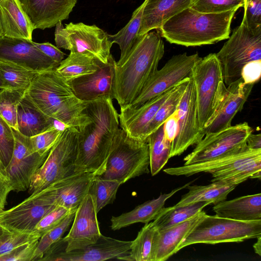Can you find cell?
I'll return each instance as SVG.
<instances>
[{"mask_svg": "<svg viewBox=\"0 0 261 261\" xmlns=\"http://www.w3.org/2000/svg\"><path fill=\"white\" fill-rule=\"evenodd\" d=\"M84 113L90 121L78 132L75 172L99 176L119 134V114L108 96L87 101Z\"/></svg>", "mask_w": 261, "mask_h": 261, "instance_id": "6da1fadb", "label": "cell"}, {"mask_svg": "<svg viewBox=\"0 0 261 261\" xmlns=\"http://www.w3.org/2000/svg\"><path fill=\"white\" fill-rule=\"evenodd\" d=\"M164 54L161 36L149 32L139 36L124 61L115 64L114 97L121 108L131 105L158 70Z\"/></svg>", "mask_w": 261, "mask_h": 261, "instance_id": "7a4b0ae2", "label": "cell"}, {"mask_svg": "<svg viewBox=\"0 0 261 261\" xmlns=\"http://www.w3.org/2000/svg\"><path fill=\"white\" fill-rule=\"evenodd\" d=\"M26 93L39 109L64 127L80 131L90 121L84 113L87 101L77 98L56 69L38 72Z\"/></svg>", "mask_w": 261, "mask_h": 261, "instance_id": "3957f363", "label": "cell"}, {"mask_svg": "<svg viewBox=\"0 0 261 261\" xmlns=\"http://www.w3.org/2000/svg\"><path fill=\"white\" fill-rule=\"evenodd\" d=\"M238 10L204 13L189 7L163 24L161 36L170 43L187 47L215 43L229 38L230 24Z\"/></svg>", "mask_w": 261, "mask_h": 261, "instance_id": "277c9868", "label": "cell"}, {"mask_svg": "<svg viewBox=\"0 0 261 261\" xmlns=\"http://www.w3.org/2000/svg\"><path fill=\"white\" fill-rule=\"evenodd\" d=\"M228 39L216 54L226 87L241 78L242 70L246 64L261 60V30L250 29L243 17Z\"/></svg>", "mask_w": 261, "mask_h": 261, "instance_id": "5b68a950", "label": "cell"}, {"mask_svg": "<svg viewBox=\"0 0 261 261\" xmlns=\"http://www.w3.org/2000/svg\"><path fill=\"white\" fill-rule=\"evenodd\" d=\"M261 236V220L240 221L205 213L186 237L178 250L195 244L240 242Z\"/></svg>", "mask_w": 261, "mask_h": 261, "instance_id": "8992f818", "label": "cell"}, {"mask_svg": "<svg viewBox=\"0 0 261 261\" xmlns=\"http://www.w3.org/2000/svg\"><path fill=\"white\" fill-rule=\"evenodd\" d=\"M150 160L147 141L134 139L120 129L101 178L123 184L128 180L149 173Z\"/></svg>", "mask_w": 261, "mask_h": 261, "instance_id": "52a82bcc", "label": "cell"}, {"mask_svg": "<svg viewBox=\"0 0 261 261\" xmlns=\"http://www.w3.org/2000/svg\"><path fill=\"white\" fill-rule=\"evenodd\" d=\"M78 132L74 127H64L43 164L32 177L29 194L38 192L75 172Z\"/></svg>", "mask_w": 261, "mask_h": 261, "instance_id": "ba28073f", "label": "cell"}, {"mask_svg": "<svg viewBox=\"0 0 261 261\" xmlns=\"http://www.w3.org/2000/svg\"><path fill=\"white\" fill-rule=\"evenodd\" d=\"M196 94L198 118L203 129L213 114L223 82L220 63L215 53L201 58L191 74Z\"/></svg>", "mask_w": 261, "mask_h": 261, "instance_id": "9c48e42d", "label": "cell"}, {"mask_svg": "<svg viewBox=\"0 0 261 261\" xmlns=\"http://www.w3.org/2000/svg\"><path fill=\"white\" fill-rule=\"evenodd\" d=\"M132 241L103 236L94 244L81 249L65 251L63 238L53 244L39 261H103L121 259L129 253Z\"/></svg>", "mask_w": 261, "mask_h": 261, "instance_id": "30bf717a", "label": "cell"}, {"mask_svg": "<svg viewBox=\"0 0 261 261\" xmlns=\"http://www.w3.org/2000/svg\"><path fill=\"white\" fill-rule=\"evenodd\" d=\"M253 129L246 122L214 133L206 134L193 151L184 159V165L212 160L246 146V140Z\"/></svg>", "mask_w": 261, "mask_h": 261, "instance_id": "8fae6325", "label": "cell"}, {"mask_svg": "<svg viewBox=\"0 0 261 261\" xmlns=\"http://www.w3.org/2000/svg\"><path fill=\"white\" fill-rule=\"evenodd\" d=\"M202 58L197 53L174 55L155 72L137 98L129 106L138 108L148 100L170 90L191 77L194 66Z\"/></svg>", "mask_w": 261, "mask_h": 261, "instance_id": "7c38bea8", "label": "cell"}, {"mask_svg": "<svg viewBox=\"0 0 261 261\" xmlns=\"http://www.w3.org/2000/svg\"><path fill=\"white\" fill-rule=\"evenodd\" d=\"M56 205L47 188L31 194L18 205L0 212V225L12 232H34L38 222Z\"/></svg>", "mask_w": 261, "mask_h": 261, "instance_id": "4fadbf2b", "label": "cell"}, {"mask_svg": "<svg viewBox=\"0 0 261 261\" xmlns=\"http://www.w3.org/2000/svg\"><path fill=\"white\" fill-rule=\"evenodd\" d=\"M176 110L178 131L171 143L170 158L180 155L204 136L198 121L196 94L191 76Z\"/></svg>", "mask_w": 261, "mask_h": 261, "instance_id": "5bb4252c", "label": "cell"}, {"mask_svg": "<svg viewBox=\"0 0 261 261\" xmlns=\"http://www.w3.org/2000/svg\"><path fill=\"white\" fill-rule=\"evenodd\" d=\"M15 139L11 159L6 168V178L11 191L28 190L32 177L42 166L48 153L32 152L27 146L24 136L12 128Z\"/></svg>", "mask_w": 261, "mask_h": 261, "instance_id": "9a60e30c", "label": "cell"}, {"mask_svg": "<svg viewBox=\"0 0 261 261\" xmlns=\"http://www.w3.org/2000/svg\"><path fill=\"white\" fill-rule=\"evenodd\" d=\"M254 85L245 84L242 78L227 87L224 82L221 84L214 113L202 129L204 135L231 125L233 118L243 109Z\"/></svg>", "mask_w": 261, "mask_h": 261, "instance_id": "2e32d148", "label": "cell"}, {"mask_svg": "<svg viewBox=\"0 0 261 261\" xmlns=\"http://www.w3.org/2000/svg\"><path fill=\"white\" fill-rule=\"evenodd\" d=\"M65 30L70 52L87 55L103 63L108 62L113 43L106 32L95 25L82 22H70Z\"/></svg>", "mask_w": 261, "mask_h": 261, "instance_id": "e0dca14e", "label": "cell"}, {"mask_svg": "<svg viewBox=\"0 0 261 261\" xmlns=\"http://www.w3.org/2000/svg\"><path fill=\"white\" fill-rule=\"evenodd\" d=\"M0 61L39 72L56 69L60 65L37 47L32 40L6 36L0 37Z\"/></svg>", "mask_w": 261, "mask_h": 261, "instance_id": "ac0fdd59", "label": "cell"}, {"mask_svg": "<svg viewBox=\"0 0 261 261\" xmlns=\"http://www.w3.org/2000/svg\"><path fill=\"white\" fill-rule=\"evenodd\" d=\"M97 214L93 199L88 193L76 210L69 232L63 238L65 251L81 249L97 241L101 233Z\"/></svg>", "mask_w": 261, "mask_h": 261, "instance_id": "d6986e66", "label": "cell"}, {"mask_svg": "<svg viewBox=\"0 0 261 261\" xmlns=\"http://www.w3.org/2000/svg\"><path fill=\"white\" fill-rule=\"evenodd\" d=\"M116 61L112 55L107 63L99 62L95 72L67 82L79 99L88 101L103 96L114 99Z\"/></svg>", "mask_w": 261, "mask_h": 261, "instance_id": "ffe728a7", "label": "cell"}, {"mask_svg": "<svg viewBox=\"0 0 261 261\" xmlns=\"http://www.w3.org/2000/svg\"><path fill=\"white\" fill-rule=\"evenodd\" d=\"M95 176L92 173L75 172L46 188L56 206H61L71 211H76L88 193Z\"/></svg>", "mask_w": 261, "mask_h": 261, "instance_id": "44dd1931", "label": "cell"}, {"mask_svg": "<svg viewBox=\"0 0 261 261\" xmlns=\"http://www.w3.org/2000/svg\"><path fill=\"white\" fill-rule=\"evenodd\" d=\"M171 89L148 100L138 108L130 106L121 108L118 116L121 129L134 139L146 141L149 125Z\"/></svg>", "mask_w": 261, "mask_h": 261, "instance_id": "7402d4cb", "label": "cell"}, {"mask_svg": "<svg viewBox=\"0 0 261 261\" xmlns=\"http://www.w3.org/2000/svg\"><path fill=\"white\" fill-rule=\"evenodd\" d=\"M35 29L44 30L68 18L77 0H19Z\"/></svg>", "mask_w": 261, "mask_h": 261, "instance_id": "603a6c76", "label": "cell"}, {"mask_svg": "<svg viewBox=\"0 0 261 261\" xmlns=\"http://www.w3.org/2000/svg\"><path fill=\"white\" fill-rule=\"evenodd\" d=\"M204 213L202 211L178 224L161 230L156 229L153 240L151 261H165L176 253L180 244Z\"/></svg>", "mask_w": 261, "mask_h": 261, "instance_id": "cb8c5ba5", "label": "cell"}, {"mask_svg": "<svg viewBox=\"0 0 261 261\" xmlns=\"http://www.w3.org/2000/svg\"><path fill=\"white\" fill-rule=\"evenodd\" d=\"M193 0H146L143 8L138 36L154 29L175 15L190 7Z\"/></svg>", "mask_w": 261, "mask_h": 261, "instance_id": "d4e9b609", "label": "cell"}, {"mask_svg": "<svg viewBox=\"0 0 261 261\" xmlns=\"http://www.w3.org/2000/svg\"><path fill=\"white\" fill-rule=\"evenodd\" d=\"M0 22L3 36L32 40L35 28L19 0L0 1Z\"/></svg>", "mask_w": 261, "mask_h": 261, "instance_id": "484cf974", "label": "cell"}, {"mask_svg": "<svg viewBox=\"0 0 261 261\" xmlns=\"http://www.w3.org/2000/svg\"><path fill=\"white\" fill-rule=\"evenodd\" d=\"M56 122L39 109L25 91L17 106V130L31 137L57 126Z\"/></svg>", "mask_w": 261, "mask_h": 261, "instance_id": "4316f807", "label": "cell"}, {"mask_svg": "<svg viewBox=\"0 0 261 261\" xmlns=\"http://www.w3.org/2000/svg\"><path fill=\"white\" fill-rule=\"evenodd\" d=\"M191 182L176 188L168 193L161 194L156 199L147 201L136 206L134 209L118 216H112L111 228L119 230L136 223H148L153 220L160 211L164 207L167 199L179 191L186 188Z\"/></svg>", "mask_w": 261, "mask_h": 261, "instance_id": "83f0119b", "label": "cell"}, {"mask_svg": "<svg viewBox=\"0 0 261 261\" xmlns=\"http://www.w3.org/2000/svg\"><path fill=\"white\" fill-rule=\"evenodd\" d=\"M213 211L221 217L240 221L261 220V194L241 196L214 205Z\"/></svg>", "mask_w": 261, "mask_h": 261, "instance_id": "f1b7e54d", "label": "cell"}, {"mask_svg": "<svg viewBox=\"0 0 261 261\" xmlns=\"http://www.w3.org/2000/svg\"><path fill=\"white\" fill-rule=\"evenodd\" d=\"M237 186L225 180L212 182L206 186H187L189 190L175 206H183L196 202L206 201L214 205L225 200L227 195Z\"/></svg>", "mask_w": 261, "mask_h": 261, "instance_id": "f546056e", "label": "cell"}, {"mask_svg": "<svg viewBox=\"0 0 261 261\" xmlns=\"http://www.w3.org/2000/svg\"><path fill=\"white\" fill-rule=\"evenodd\" d=\"M210 204L209 202L202 201L183 206L163 207L153 222L158 230L166 229L192 217Z\"/></svg>", "mask_w": 261, "mask_h": 261, "instance_id": "4dcf8cb0", "label": "cell"}, {"mask_svg": "<svg viewBox=\"0 0 261 261\" xmlns=\"http://www.w3.org/2000/svg\"><path fill=\"white\" fill-rule=\"evenodd\" d=\"M146 0L134 12L132 18L121 30L114 35L108 34L110 40L113 44H117L121 51L119 60L116 62V64H121L130 49L136 43L138 37V32L140 27L143 8Z\"/></svg>", "mask_w": 261, "mask_h": 261, "instance_id": "1f68e13d", "label": "cell"}, {"mask_svg": "<svg viewBox=\"0 0 261 261\" xmlns=\"http://www.w3.org/2000/svg\"><path fill=\"white\" fill-rule=\"evenodd\" d=\"M99 62L87 55L70 52L68 56L61 62L56 70L67 82L95 72L98 68Z\"/></svg>", "mask_w": 261, "mask_h": 261, "instance_id": "d6a6232c", "label": "cell"}, {"mask_svg": "<svg viewBox=\"0 0 261 261\" xmlns=\"http://www.w3.org/2000/svg\"><path fill=\"white\" fill-rule=\"evenodd\" d=\"M149 169L152 176L156 175L170 159L171 142L165 137L163 125L148 136Z\"/></svg>", "mask_w": 261, "mask_h": 261, "instance_id": "836d02e7", "label": "cell"}, {"mask_svg": "<svg viewBox=\"0 0 261 261\" xmlns=\"http://www.w3.org/2000/svg\"><path fill=\"white\" fill-rule=\"evenodd\" d=\"M190 77L184 79L172 88L151 121L147 133V137L163 125L166 119L176 111Z\"/></svg>", "mask_w": 261, "mask_h": 261, "instance_id": "e575fe53", "label": "cell"}, {"mask_svg": "<svg viewBox=\"0 0 261 261\" xmlns=\"http://www.w3.org/2000/svg\"><path fill=\"white\" fill-rule=\"evenodd\" d=\"M156 230L152 222L146 223L132 242L128 254L122 260L128 261H151L153 240Z\"/></svg>", "mask_w": 261, "mask_h": 261, "instance_id": "d590c367", "label": "cell"}, {"mask_svg": "<svg viewBox=\"0 0 261 261\" xmlns=\"http://www.w3.org/2000/svg\"><path fill=\"white\" fill-rule=\"evenodd\" d=\"M38 72L12 63L0 61V76L5 89L27 90Z\"/></svg>", "mask_w": 261, "mask_h": 261, "instance_id": "8d00e7d4", "label": "cell"}, {"mask_svg": "<svg viewBox=\"0 0 261 261\" xmlns=\"http://www.w3.org/2000/svg\"><path fill=\"white\" fill-rule=\"evenodd\" d=\"M120 185L116 180L102 178L98 176L94 177L88 193L93 199L97 213L105 206L114 202Z\"/></svg>", "mask_w": 261, "mask_h": 261, "instance_id": "74e56055", "label": "cell"}, {"mask_svg": "<svg viewBox=\"0 0 261 261\" xmlns=\"http://www.w3.org/2000/svg\"><path fill=\"white\" fill-rule=\"evenodd\" d=\"M25 89L0 90V116L13 128L17 130V109Z\"/></svg>", "mask_w": 261, "mask_h": 261, "instance_id": "f35d334b", "label": "cell"}, {"mask_svg": "<svg viewBox=\"0 0 261 261\" xmlns=\"http://www.w3.org/2000/svg\"><path fill=\"white\" fill-rule=\"evenodd\" d=\"M75 212L70 213L58 225L42 235L38 241L32 261H39L47 250L62 238L73 221Z\"/></svg>", "mask_w": 261, "mask_h": 261, "instance_id": "ab89813d", "label": "cell"}, {"mask_svg": "<svg viewBox=\"0 0 261 261\" xmlns=\"http://www.w3.org/2000/svg\"><path fill=\"white\" fill-rule=\"evenodd\" d=\"M64 128H60L57 125L31 137L24 136L26 144L33 152L48 153L58 140Z\"/></svg>", "mask_w": 261, "mask_h": 261, "instance_id": "60d3db41", "label": "cell"}, {"mask_svg": "<svg viewBox=\"0 0 261 261\" xmlns=\"http://www.w3.org/2000/svg\"><path fill=\"white\" fill-rule=\"evenodd\" d=\"M245 0H193L190 8L204 13H220L243 7Z\"/></svg>", "mask_w": 261, "mask_h": 261, "instance_id": "b9f144b4", "label": "cell"}, {"mask_svg": "<svg viewBox=\"0 0 261 261\" xmlns=\"http://www.w3.org/2000/svg\"><path fill=\"white\" fill-rule=\"evenodd\" d=\"M14 143L12 128L0 116V160L5 169L11 159Z\"/></svg>", "mask_w": 261, "mask_h": 261, "instance_id": "7bdbcfd3", "label": "cell"}, {"mask_svg": "<svg viewBox=\"0 0 261 261\" xmlns=\"http://www.w3.org/2000/svg\"><path fill=\"white\" fill-rule=\"evenodd\" d=\"M39 234L32 232L7 231L0 238V256L5 254L18 246L27 242L39 239Z\"/></svg>", "mask_w": 261, "mask_h": 261, "instance_id": "ee69618b", "label": "cell"}, {"mask_svg": "<svg viewBox=\"0 0 261 261\" xmlns=\"http://www.w3.org/2000/svg\"><path fill=\"white\" fill-rule=\"evenodd\" d=\"M76 211H70L61 206H56L46 214L36 224L34 232L41 237L44 233L53 228L61 223L70 213Z\"/></svg>", "mask_w": 261, "mask_h": 261, "instance_id": "f6af8a7d", "label": "cell"}, {"mask_svg": "<svg viewBox=\"0 0 261 261\" xmlns=\"http://www.w3.org/2000/svg\"><path fill=\"white\" fill-rule=\"evenodd\" d=\"M39 240H34L18 246L1 256L0 261H32Z\"/></svg>", "mask_w": 261, "mask_h": 261, "instance_id": "bcb514c9", "label": "cell"}, {"mask_svg": "<svg viewBox=\"0 0 261 261\" xmlns=\"http://www.w3.org/2000/svg\"><path fill=\"white\" fill-rule=\"evenodd\" d=\"M243 7V17L248 26L252 30H261V0H245Z\"/></svg>", "mask_w": 261, "mask_h": 261, "instance_id": "7dc6e473", "label": "cell"}, {"mask_svg": "<svg viewBox=\"0 0 261 261\" xmlns=\"http://www.w3.org/2000/svg\"><path fill=\"white\" fill-rule=\"evenodd\" d=\"M261 60L254 61L246 64L241 72V78L245 84L256 83L260 79Z\"/></svg>", "mask_w": 261, "mask_h": 261, "instance_id": "c3c4849f", "label": "cell"}, {"mask_svg": "<svg viewBox=\"0 0 261 261\" xmlns=\"http://www.w3.org/2000/svg\"><path fill=\"white\" fill-rule=\"evenodd\" d=\"M178 114L177 110L169 116L163 124L165 138L171 143L175 138L178 131Z\"/></svg>", "mask_w": 261, "mask_h": 261, "instance_id": "681fc988", "label": "cell"}, {"mask_svg": "<svg viewBox=\"0 0 261 261\" xmlns=\"http://www.w3.org/2000/svg\"><path fill=\"white\" fill-rule=\"evenodd\" d=\"M35 45L44 54L55 61L60 63L64 59L65 54L57 46L49 42L36 43Z\"/></svg>", "mask_w": 261, "mask_h": 261, "instance_id": "f907efd6", "label": "cell"}, {"mask_svg": "<svg viewBox=\"0 0 261 261\" xmlns=\"http://www.w3.org/2000/svg\"><path fill=\"white\" fill-rule=\"evenodd\" d=\"M55 37V42L58 48L70 49L67 34L62 21L58 22L56 25Z\"/></svg>", "mask_w": 261, "mask_h": 261, "instance_id": "816d5d0a", "label": "cell"}, {"mask_svg": "<svg viewBox=\"0 0 261 261\" xmlns=\"http://www.w3.org/2000/svg\"><path fill=\"white\" fill-rule=\"evenodd\" d=\"M11 191L7 179L0 176V212L7 204V197Z\"/></svg>", "mask_w": 261, "mask_h": 261, "instance_id": "f5cc1de1", "label": "cell"}, {"mask_svg": "<svg viewBox=\"0 0 261 261\" xmlns=\"http://www.w3.org/2000/svg\"><path fill=\"white\" fill-rule=\"evenodd\" d=\"M246 145L252 149H261V135L260 134H253L251 133L246 140Z\"/></svg>", "mask_w": 261, "mask_h": 261, "instance_id": "db71d44e", "label": "cell"}, {"mask_svg": "<svg viewBox=\"0 0 261 261\" xmlns=\"http://www.w3.org/2000/svg\"><path fill=\"white\" fill-rule=\"evenodd\" d=\"M257 242L253 245V248L255 252L259 256L261 255V236L258 237Z\"/></svg>", "mask_w": 261, "mask_h": 261, "instance_id": "11a10c76", "label": "cell"}, {"mask_svg": "<svg viewBox=\"0 0 261 261\" xmlns=\"http://www.w3.org/2000/svg\"><path fill=\"white\" fill-rule=\"evenodd\" d=\"M0 176L6 178V169L0 160Z\"/></svg>", "mask_w": 261, "mask_h": 261, "instance_id": "9f6ffc18", "label": "cell"}, {"mask_svg": "<svg viewBox=\"0 0 261 261\" xmlns=\"http://www.w3.org/2000/svg\"><path fill=\"white\" fill-rule=\"evenodd\" d=\"M8 231L0 225V238Z\"/></svg>", "mask_w": 261, "mask_h": 261, "instance_id": "6f0895ef", "label": "cell"}, {"mask_svg": "<svg viewBox=\"0 0 261 261\" xmlns=\"http://www.w3.org/2000/svg\"><path fill=\"white\" fill-rule=\"evenodd\" d=\"M2 89H5V86L4 83L0 76V90Z\"/></svg>", "mask_w": 261, "mask_h": 261, "instance_id": "680465c9", "label": "cell"}, {"mask_svg": "<svg viewBox=\"0 0 261 261\" xmlns=\"http://www.w3.org/2000/svg\"><path fill=\"white\" fill-rule=\"evenodd\" d=\"M3 36V31L2 29L1 24L0 22V37Z\"/></svg>", "mask_w": 261, "mask_h": 261, "instance_id": "91938a15", "label": "cell"}, {"mask_svg": "<svg viewBox=\"0 0 261 261\" xmlns=\"http://www.w3.org/2000/svg\"><path fill=\"white\" fill-rule=\"evenodd\" d=\"M1 1V0H0V1Z\"/></svg>", "mask_w": 261, "mask_h": 261, "instance_id": "94428289", "label": "cell"}]
</instances>
